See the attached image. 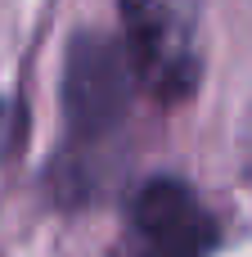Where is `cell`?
<instances>
[{"instance_id": "obj_1", "label": "cell", "mask_w": 252, "mask_h": 257, "mask_svg": "<svg viewBox=\"0 0 252 257\" xmlns=\"http://www.w3.org/2000/svg\"><path fill=\"white\" fill-rule=\"evenodd\" d=\"M212 248L216 221L185 181L153 176L135 190L122 230L126 257H212Z\"/></svg>"}, {"instance_id": "obj_3", "label": "cell", "mask_w": 252, "mask_h": 257, "mask_svg": "<svg viewBox=\"0 0 252 257\" xmlns=\"http://www.w3.org/2000/svg\"><path fill=\"white\" fill-rule=\"evenodd\" d=\"M5 136H9V113L0 108V154H5Z\"/></svg>"}, {"instance_id": "obj_2", "label": "cell", "mask_w": 252, "mask_h": 257, "mask_svg": "<svg viewBox=\"0 0 252 257\" xmlns=\"http://www.w3.org/2000/svg\"><path fill=\"white\" fill-rule=\"evenodd\" d=\"M131 104V54L99 32H81L63 63V113L77 140L108 136Z\"/></svg>"}]
</instances>
